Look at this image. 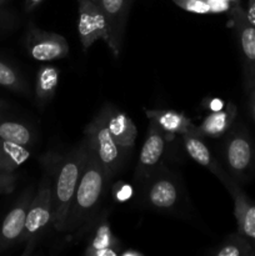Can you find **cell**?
Segmentation results:
<instances>
[{
	"label": "cell",
	"instance_id": "6da1fadb",
	"mask_svg": "<svg viewBox=\"0 0 255 256\" xmlns=\"http://www.w3.org/2000/svg\"><path fill=\"white\" fill-rule=\"evenodd\" d=\"M109 180L104 168L88 148L82 175L68 215L65 232L72 234L78 230L84 229L99 206L106 192Z\"/></svg>",
	"mask_w": 255,
	"mask_h": 256
},
{
	"label": "cell",
	"instance_id": "7a4b0ae2",
	"mask_svg": "<svg viewBox=\"0 0 255 256\" xmlns=\"http://www.w3.org/2000/svg\"><path fill=\"white\" fill-rule=\"evenodd\" d=\"M86 142L82 139L76 148L56 162L52 179V226L56 232H65L68 215L76 192L86 158Z\"/></svg>",
	"mask_w": 255,
	"mask_h": 256
},
{
	"label": "cell",
	"instance_id": "3957f363",
	"mask_svg": "<svg viewBox=\"0 0 255 256\" xmlns=\"http://www.w3.org/2000/svg\"><path fill=\"white\" fill-rule=\"evenodd\" d=\"M48 164L45 165V172L38 185L36 192H34L32 202L28 210L26 222L22 239L25 244L22 255H30L36 246L38 242L46 232L48 226L52 224V179H54L56 162L52 158H46Z\"/></svg>",
	"mask_w": 255,
	"mask_h": 256
},
{
	"label": "cell",
	"instance_id": "277c9868",
	"mask_svg": "<svg viewBox=\"0 0 255 256\" xmlns=\"http://www.w3.org/2000/svg\"><path fill=\"white\" fill-rule=\"evenodd\" d=\"M84 140L98 162L104 168L109 179L114 178L122 170L126 159V152L118 145L108 129L104 106L85 128Z\"/></svg>",
	"mask_w": 255,
	"mask_h": 256
},
{
	"label": "cell",
	"instance_id": "5b68a950",
	"mask_svg": "<svg viewBox=\"0 0 255 256\" xmlns=\"http://www.w3.org/2000/svg\"><path fill=\"white\" fill-rule=\"evenodd\" d=\"M142 189V204L156 212L176 209L182 198V186L175 174L165 168H158L146 180Z\"/></svg>",
	"mask_w": 255,
	"mask_h": 256
},
{
	"label": "cell",
	"instance_id": "8992f818",
	"mask_svg": "<svg viewBox=\"0 0 255 256\" xmlns=\"http://www.w3.org/2000/svg\"><path fill=\"white\" fill-rule=\"evenodd\" d=\"M25 48L29 56L36 62H52L69 55V44L62 35L39 29L32 22L28 26Z\"/></svg>",
	"mask_w": 255,
	"mask_h": 256
},
{
	"label": "cell",
	"instance_id": "52a82bcc",
	"mask_svg": "<svg viewBox=\"0 0 255 256\" xmlns=\"http://www.w3.org/2000/svg\"><path fill=\"white\" fill-rule=\"evenodd\" d=\"M78 35L82 45V50L88 52L98 40H104L108 42V25L100 5L95 0H78Z\"/></svg>",
	"mask_w": 255,
	"mask_h": 256
},
{
	"label": "cell",
	"instance_id": "ba28073f",
	"mask_svg": "<svg viewBox=\"0 0 255 256\" xmlns=\"http://www.w3.org/2000/svg\"><path fill=\"white\" fill-rule=\"evenodd\" d=\"M224 156L232 176L238 180L245 179L254 162V149L249 135L242 130L232 132L225 142Z\"/></svg>",
	"mask_w": 255,
	"mask_h": 256
},
{
	"label": "cell",
	"instance_id": "9c48e42d",
	"mask_svg": "<svg viewBox=\"0 0 255 256\" xmlns=\"http://www.w3.org/2000/svg\"><path fill=\"white\" fill-rule=\"evenodd\" d=\"M34 196V188L29 186L22 192L0 225V254L6 252L22 239L26 222L28 210Z\"/></svg>",
	"mask_w": 255,
	"mask_h": 256
},
{
	"label": "cell",
	"instance_id": "30bf717a",
	"mask_svg": "<svg viewBox=\"0 0 255 256\" xmlns=\"http://www.w3.org/2000/svg\"><path fill=\"white\" fill-rule=\"evenodd\" d=\"M104 12L109 32L108 46L115 58L120 55L132 0H95Z\"/></svg>",
	"mask_w": 255,
	"mask_h": 256
},
{
	"label": "cell",
	"instance_id": "8fae6325",
	"mask_svg": "<svg viewBox=\"0 0 255 256\" xmlns=\"http://www.w3.org/2000/svg\"><path fill=\"white\" fill-rule=\"evenodd\" d=\"M165 149V135L154 122L149 120L146 139L140 150L139 162L135 170V180L145 182L158 169Z\"/></svg>",
	"mask_w": 255,
	"mask_h": 256
},
{
	"label": "cell",
	"instance_id": "7c38bea8",
	"mask_svg": "<svg viewBox=\"0 0 255 256\" xmlns=\"http://www.w3.org/2000/svg\"><path fill=\"white\" fill-rule=\"evenodd\" d=\"M232 25L245 60L248 82L255 72V26L248 19L246 12L240 5L230 9Z\"/></svg>",
	"mask_w": 255,
	"mask_h": 256
},
{
	"label": "cell",
	"instance_id": "4fadbf2b",
	"mask_svg": "<svg viewBox=\"0 0 255 256\" xmlns=\"http://www.w3.org/2000/svg\"><path fill=\"white\" fill-rule=\"evenodd\" d=\"M234 200V214L238 222V230L250 242H255V202L240 189L234 178H230L224 184Z\"/></svg>",
	"mask_w": 255,
	"mask_h": 256
},
{
	"label": "cell",
	"instance_id": "5bb4252c",
	"mask_svg": "<svg viewBox=\"0 0 255 256\" xmlns=\"http://www.w3.org/2000/svg\"><path fill=\"white\" fill-rule=\"evenodd\" d=\"M148 120H152L156 124L165 135V139H172L175 135L200 134L198 126H195L188 116L182 112L169 109H144ZM202 135V134H200ZM204 138V136H202Z\"/></svg>",
	"mask_w": 255,
	"mask_h": 256
},
{
	"label": "cell",
	"instance_id": "9a60e30c",
	"mask_svg": "<svg viewBox=\"0 0 255 256\" xmlns=\"http://www.w3.org/2000/svg\"><path fill=\"white\" fill-rule=\"evenodd\" d=\"M105 108V120L110 134L114 138L120 148L125 152H129L134 148L138 136V129L132 120L125 112L112 105L106 104Z\"/></svg>",
	"mask_w": 255,
	"mask_h": 256
},
{
	"label": "cell",
	"instance_id": "2e32d148",
	"mask_svg": "<svg viewBox=\"0 0 255 256\" xmlns=\"http://www.w3.org/2000/svg\"><path fill=\"white\" fill-rule=\"evenodd\" d=\"M204 138L200 134H185L182 135V142H184V148L186 150L188 155L194 160L196 164L202 165V168L212 172L222 185L230 179V175H228L224 172L219 162L214 159L212 154L210 152L209 148L204 142Z\"/></svg>",
	"mask_w": 255,
	"mask_h": 256
},
{
	"label": "cell",
	"instance_id": "e0dca14e",
	"mask_svg": "<svg viewBox=\"0 0 255 256\" xmlns=\"http://www.w3.org/2000/svg\"><path fill=\"white\" fill-rule=\"evenodd\" d=\"M236 106L234 104H228L219 112H212L205 116L198 130L204 138H220L230 129L236 116Z\"/></svg>",
	"mask_w": 255,
	"mask_h": 256
},
{
	"label": "cell",
	"instance_id": "ac0fdd59",
	"mask_svg": "<svg viewBox=\"0 0 255 256\" xmlns=\"http://www.w3.org/2000/svg\"><path fill=\"white\" fill-rule=\"evenodd\" d=\"M60 80V72L54 65L45 64L39 68L35 76V99L40 105L52 102Z\"/></svg>",
	"mask_w": 255,
	"mask_h": 256
},
{
	"label": "cell",
	"instance_id": "d6986e66",
	"mask_svg": "<svg viewBox=\"0 0 255 256\" xmlns=\"http://www.w3.org/2000/svg\"><path fill=\"white\" fill-rule=\"evenodd\" d=\"M29 158L26 146L0 139V172H15Z\"/></svg>",
	"mask_w": 255,
	"mask_h": 256
},
{
	"label": "cell",
	"instance_id": "ffe728a7",
	"mask_svg": "<svg viewBox=\"0 0 255 256\" xmlns=\"http://www.w3.org/2000/svg\"><path fill=\"white\" fill-rule=\"evenodd\" d=\"M108 248L120 250L122 249V245H120V242L118 240V238L112 234L108 218L102 216L99 220V222H98L96 228H95L94 235H92L88 248L85 249L84 255L88 256L90 252H95V250L108 249Z\"/></svg>",
	"mask_w": 255,
	"mask_h": 256
},
{
	"label": "cell",
	"instance_id": "44dd1931",
	"mask_svg": "<svg viewBox=\"0 0 255 256\" xmlns=\"http://www.w3.org/2000/svg\"><path fill=\"white\" fill-rule=\"evenodd\" d=\"M0 86L22 95H30L29 85L22 72L2 59H0Z\"/></svg>",
	"mask_w": 255,
	"mask_h": 256
},
{
	"label": "cell",
	"instance_id": "7402d4cb",
	"mask_svg": "<svg viewBox=\"0 0 255 256\" xmlns=\"http://www.w3.org/2000/svg\"><path fill=\"white\" fill-rule=\"evenodd\" d=\"M252 254L254 250L250 244V240L239 232L225 238L224 242L214 252V255L216 256H250Z\"/></svg>",
	"mask_w": 255,
	"mask_h": 256
},
{
	"label": "cell",
	"instance_id": "603a6c76",
	"mask_svg": "<svg viewBox=\"0 0 255 256\" xmlns=\"http://www.w3.org/2000/svg\"><path fill=\"white\" fill-rule=\"evenodd\" d=\"M32 138V132L28 125L12 120H0V139L29 146Z\"/></svg>",
	"mask_w": 255,
	"mask_h": 256
},
{
	"label": "cell",
	"instance_id": "cb8c5ba5",
	"mask_svg": "<svg viewBox=\"0 0 255 256\" xmlns=\"http://www.w3.org/2000/svg\"><path fill=\"white\" fill-rule=\"evenodd\" d=\"M182 10L192 14H210V8L206 0H172Z\"/></svg>",
	"mask_w": 255,
	"mask_h": 256
},
{
	"label": "cell",
	"instance_id": "d4e9b609",
	"mask_svg": "<svg viewBox=\"0 0 255 256\" xmlns=\"http://www.w3.org/2000/svg\"><path fill=\"white\" fill-rule=\"evenodd\" d=\"M112 194L115 202L122 204V202H126L128 200L132 199V195H134V189L128 182H118L112 185Z\"/></svg>",
	"mask_w": 255,
	"mask_h": 256
},
{
	"label": "cell",
	"instance_id": "484cf974",
	"mask_svg": "<svg viewBox=\"0 0 255 256\" xmlns=\"http://www.w3.org/2000/svg\"><path fill=\"white\" fill-rule=\"evenodd\" d=\"M16 172H0V194H12L15 190V186H16Z\"/></svg>",
	"mask_w": 255,
	"mask_h": 256
},
{
	"label": "cell",
	"instance_id": "4316f807",
	"mask_svg": "<svg viewBox=\"0 0 255 256\" xmlns=\"http://www.w3.org/2000/svg\"><path fill=\"white\" fill-rule=\"evenodd\" d=\"M210 8V14H218V12H230L232 8L229 0H206Z\"/></svg>",
	"mask_w": 255,
	"mask_h": 256
},
{
	"label": "cell",
	"instance_id": "83f0119b",
	"mask_svg": "<svg viewBox=\"0 0 255 256\" xmlns=\"http://www.w3.org/2000/svg\"><path fill=\"white\" fill-rule=\"evenodd\" d=\"M120 250L112 249V248H108V249H99L92 252L88 256H119Z\"/></svg>",
	"mask_w": 255,
	"mask_h": 256
},
{
	"label": "cell",
	"instance_id": "f1b7e54d",
	"mask_svg": "<svg viewBox=\"0 0 255 256\" xmlns=\"http://www.w3.org/2000/svg\"><path fill=\"white\" fill-rule=\"evenodd\" d=\"M208 106H209L210 112H219V110H222L225 108V102H222V99H219V98H212V99L209 100V104H208Z\"/></svg>",
	"mask_w": 255,
	"mask_h": 256
},
{
	"label": "cell",
	"instance_id": "f546056e",
	"mask_svg": "<svg viewBox=\"0 0 255 256\" xmlns=\"http://www.w3.org/2000/svg\"><path fill=\"white\" fill-rule=\"evenodd\" d=\"M246 15L249 22L255 26V0H248Z\"/></svg>",
	"mask_w": 255,
	"mask_h": 256
},
{
	"label": "cell",
	"instance_id": "4dcf8cb0",
	"mask_svg": "<svg viewBox=\"0 0 255 256\" xmlns=\"http://www.w3.org/2000/svg\"><path fill=\"white\" fill-rule=\"evenodd\" d=\"M42 0H25L24 2V8H25V12H32L34 9H36L40 4H42Z\"/></svg>",
	"mask_w": 255,
	"mask_h": 256
},
{
	"label": "cell",
	"instance_id": "1f68e13d",
	"mask_svg": "<svg viewBox=\"0 0 255 256\" xmlns=\"http://www.w3.org/2000/svg\"><path fill=\"white\" fill-rule=\"evenodd\" d=\"M119 256H144V252H139V250L128 249L124 250V252H120Z\"/></svg>",
	"mask_w": 255,
	"mask_h": 256
},
{
	"label": "cell",
	"instance_id": "d6a6232c",
	"mask_svg": "<svg viewBox=\"0 0 255 256\" xmlns=\"http://www.w3.org/2000/svg\"><path fill=\"white\" fill-rule=\"evenodd\" d=\"M250 106H252V116H254L255 119V89L254 88H250Z\"/></svg>",
	"mask_w": 255,
	"mask_h": 256
},
{
	"label": "cell",
	"instance_id": "836d02e7",
	"mask_svg": "<svg viewBox=\"0 0 255 256\" xmlns=\"http://www.w3.org/2000/svg\"><path fill=\"white\" fill-rule=\"evenodd\" d=\"M12 24V19L8 15L0 14V28H5Z\"/></svg>",
	"mask_w": 255,
	"mask_h": 256
},
{
	"label": "cell",
	"instance_id": "e575fe53",
	"mask_svg": "<svg viewBox=\"0 0 255 256\" xmlns=\"http://www.w3.org/2000/svg\"><path fill=\"white\" fill-rule=\"evenodd\" d=\"M249 86H252L255 89V72H254V74H252V79L249 80Z\"/></svg>",
	"mask_w": 255,
	"mask_h": 256
},
{
	"label": "cell",
	"instance_id": "d590c367",
	"mask_svg": "<svg viewBox=\"0 0 255 256\" xmlns=\"http://www.w3.org/2000/svg\"><path fill=\"white\" fill-rule=\"evenodd\" d=\"M230 2H232V6H236V5H240L239 2H240V0H229Z\"/></svg>",
	"mask_w": 255,
	"mask_h": 256
},
{
	"label": "cell",
	"instance_id": "8d00e7d4",
	"mask_svg": "<svg viewBox=\"0 0 255 256\" xmlns=\"http://www.w3.org/2000/svg\"><path fill=\"white\" fill-rule=\"evenodd\" d=\"M6 2V0H0V6H2V4H4V2Z\"/></svg>",
	"mask_w": 255,
	"mask_h": 256
}]
</instances>
